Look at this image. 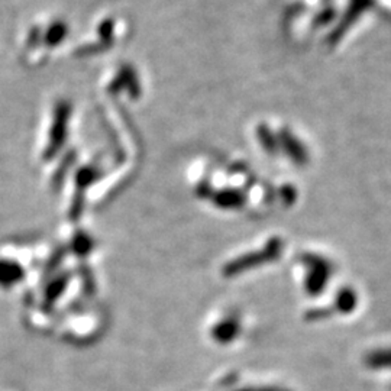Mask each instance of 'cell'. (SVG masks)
I'll return each instance as SVG.
<instances>
[{
	"instance_id": "6da1fadb",
	"label": "cell",
	"mask_w": 391,
	"mask_h": 391,
	"mask_svg": "<svg viewBox=\"0 0 391 391\" xmlns=\"http://www.w3.org/2000/svg\"><path fill=\"white\" fill-rule=\"evenodd\" d=\"M250 135L258 152L273 159L290 161L297 168L309 164L312 154H314L313 145L305 134L292 123L280 119L270 118L254 122Z\"/></svg>"
}]
</instances>
